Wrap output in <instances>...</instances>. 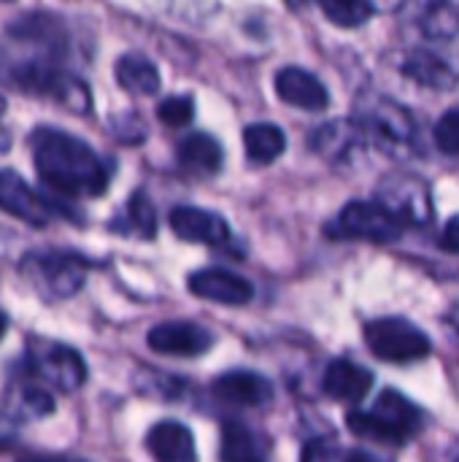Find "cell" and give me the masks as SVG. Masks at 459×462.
I'll return each mask as SVG.
<instances>
[{
	"mask_svg": "<svg viewBox=\"0 0 459 462\" xmlns=\"http://www.w3.org/2000/svg\"><path fill=\"white\" fill-rule=\"evenodd\" d=\"M68 57V30L57 14L32 11L8 24L0 43V79L11 87L46 95L76 114L92 108V95L81 79L62 70Z\"/></svg>",
	"mask_w": 459,
	"mask_h": 462,
	"instance_id": "obj_1",
	"label": "cell"
},
{
	"mask_svg": "<svg viewBox=\"0 0 459 462\" xmlns=\"http://www.w3.org/2000/svg\"><path fill=\"white\" fill-rule=\"evenodd\" d=\"M32 162L46 187L62 195H89L97 198L108 187V165L103 157L84 143L81 138L54 130L38 127L30 138Z\"/></svg>",
	"mask_w": 459,
	"mask_h": 462,
	"instance_id": "obj_2",
	"label": "cell"
},
{
	"mask_svg": "<svg viewBox=\"0 0 459 462\" xmlns=\"http://www.w3.org/2000/svg\"><path fill=\"white\" fill-rule=\"evenodd\" d=\"M346 428L365 441L406 444L425 428V414L398 390H384L371 411H349Z\"/></svg>",
	"mask_w": 459,
	"mask_h": 462,
	"instance_id": "obj_3",
	"label": "cell"
},
{
	"mask_svg": "<svg viewBox=\"0 0 459 462\" xmlns=\"http://www.w3.org/2000/svg\"><path fill=\"white\" fill-rule=\"evenodd\" d=\"M368 143L379 146L392 157H411L417 149V122L414 116L395 100L373 95L365 97L354 114Z\"/></svg>",
	"mask_w": 459,
	"mask_h": 462,
	"instance_id": "obj_4",
	"label": "cell"
},
{
	"mask_svg": "<svg viewBox=\"0 0 459 462\" xmlns=\"http://www.w3.org/2000/svg\"><path fill=\"white\" fill-rule=\"evenodd\" d=\"M406 222L392 214L379 200H352L341 208L335 222L327 227L333 238L349 241H371V244H392L403 236Z\"/></svg>",
	"mask_w": 459,
	"mask_h": 462,
	"instance_id": "obj_5",
	"label": "cell"
},
{
	"mask_svg": "<svg viewBox=\"0 0 459 462\" xmlns=\"http://www.w3.org/2000/svg\"><path fill=\"white\" fill-rule=\"evenodd\" d=\"M365 344L384 363H417L433 349L427 333L403 317H381L368 322Z\"/></svg>",
	"mask_w": 459,
	"mask_h": 462,
	"instance_id": "obj_6",
	"label": "cell"
},
{
	"mask_svg": "<svg viewBox=\"0 0 459 462\" xmlns=\"http://www.w3.org/2000/svg\"><path fill=\"white\" fill-rule=\"evenodd\" d=\"M22 273L38 287L46 298H68L73 295L87 273L84 260L62 252H38L22 260Z\"/></svg>",
	"mask_w": 459,
	"mask_h": 462,
	"instance_id": "obj_7",
	"label": "cell"
},
{
	"mask_svg": "<svg viewBox=\"0 0 459 462\" xmlns=\"http://www.w3.org/2000/svg\"><path fill=\"white\" fill-rule=\"evenodd\" d=\"M30 365L38 379L57 387L60 393H76L87 382V365L76 349L57 341H32Z\"/></svg>",
	"mask_w": 459,
	"mask_h": 462,
	"instance_id": "obj_8",
	"label": "cell"
},
{
	"mask_svg": "<svg viewBox=\"0 0 459 462\" xmlns=\"http://www.w3.org/2000/svg\"><path fill=\"white\" fill-rule=\"evenodd\" d=\"M379 203H384L392 214H398L406 227L425 225L433 217L430 187L411 173H392L379 187Z\"/></svg>",
	"mask_w": 459,
	"mask_h": 462,
	"instance_id": "obj_9",
	"label": "cell"
},
{
	"mask_svg": "<svg viewBox=\"0 0 459 462\" xmlns=\"http://www.w3.org/2000/svg\"><path fill=\"white\" fill-rule=\"evenodd\" d=\"M0 211L32 225V227H43L49 225L54 206L49 200H43L22 176H16L14 171H0Z\"/></svg>",
	"mask_w": 459,
	"mask_h": 462,
	"instance_id": "obj_10",
	"label": "cell"
},
{
	"mask_svg": "<svg viewBox=\"0 0 459 462\" xmlns=\"http://www.w3.org/2000/svg\"><path fill=\"white\" fill-rule=\"evenodd\" d=\"M149 349L170 357H197L214 346V336L195 322H162L146 336Z\"/></svg>",
	"mask_w": 459,
	"mask_h": 462,
	"instance_id": "obj_11",
	"label": "cell"
},
{
	"mask_svg": "<svg viewBox=\"0 0 459 462\" xmlns=\"http://www.w3.org/2000/svg\"><path fill=\"white\" fill-rule=\"evenodd\" d=\"M189 292L211 300V303H222V306H243L252 300L254 290L252 284L225 268H206L189 276Z\"/></svg>",
	"mask_w": 459,
	"mask_h": 462,
	"instance_id": "obj_12",
	"label": "cell"
},
{
	"mask_svg": "<svg viewBox=\"0 0 459 462\" xmlns=\"http://www.w3.org/2000/svg\"><path fill=\"white\" fill-rule=\"evenodd\" d=\"M276 95L292 106V108H300V111H325L327 103H330V92L327 87L308 70L303 68H281L276 73Z\"/></svg>",
	"mask_w": 459,
	"mask_h": 462,
	"instance_id": "obj_13",
	"label": "cell"
},
{
	"mask_svg": "<svg viewBox=\"0 0 459 462\" xmlns=\"http://www.w3.org/2000/svg\"><path fill=\"white\" fill-rule=\"evenodd\" d=\"M211 393L222 403L241 406V409H257L273 398V384L254 371H230L211 384Z\"/></svg>",
	"mask_w": 459,
	"mask_h": 462,
	"instance_id": "obj_14",
	"label": "cell"
},
{
	"mask_svg": "<svg viewBox=\"0 0 459 462\" xmlns=\"http://www.w3.org/2000/svg\"><path fill=\"white\" fill-rule=\"evenodd\" d=\"M170 230L181 238V241H192V244H208V246H219L230 238L227 222L206 208H195V206H179L170 211Z\"/></svg>",
	"mask_w": 459,
	"mask_h": 462,
	"instance_id": "obj_15",
	"label": "cell"
},
{
	"mask_svg": "<svg viewBox=\"0 0 459 462\" xmlns=\"http://www.w3.org/2000/svg\"><path fill=\"white\" fill-rule=\"evenodd\" d=\"M311 146L330 162H346L357 149L368 146V141L354 119H333L314 130Z\"/></svg>",
	"mask_w": 459,
	"mask_h": 462,
	"instance_id": "obj_16",
	"label": "cell"
},
{
	"mask_svg": "<svg viewBox=\"0 0 459 462\" xmlns=\"http://www.w3.org/2000/svg\"><path fill=\"white\" fill-rule=\"evenodd\" d=\"M398 68L409 79H414L417 84L430 87V89H438V92L452 89L457 84V70L449 65V60L441 57V54H436V51H430V49H409L400 57Z\"/></svg>",
	"mask_w": 459,
	"mask_h": 462,
	"instance_id": "obj_17",
	"label": "cell"
},
{
	"mask_svg": "<svg viewBox=\"0 0 459 462\" xmlns=\"http://www.w3.org/2000/svg\"><path fill=\"white\" fill-rule=\"evenodd\" d=\"M322 390L333 401L344 403H360L373 390V374L352 360H333L325 371Z\"/></svg>",
	"mask_w": 459,
	"mask_h": 462,
	"instance_id": "obj_18",
	"label": "cell"
},
{
	"mask_svg": "<svg viewBox=\"0 0 459 462\" xmlns=\"http://www.w3.org/2000/svg\"><path fill=\"white\" fill-rule=\"evenodd\" d=\"M268 455L271 444L262 433L235 420L222 425V462H268Z\"/></svg>",
	"mask_w": 459,
	"mask_h": 462,
	"instance_id": "obj_19",
	"label": "cell"
},
{
	"mask_svg": "<svg viewBox=\"0 0 459 462\" xmlns=\"http://www.w3.org/2000/svg\"><path fill=\"white\" fill-rule=\"evenodd\" d=\"M149 452L157 462H197L195 439L179 422H160L149 430Z\"/></svg>",
	"mask_w": 459,
	"mask_h": 462,
	"instance_id": "obj_20",
	"label": "cell"
},
{
	"mask_svg": "<svg viewBox=\"0 0 459 462\" xmlns=\"http://www.w3.org/2000/svg\"><path fill=\"white\" fill-rule=\"evenodd\" d=\"M417 27L427 41H452L459 35V0H419Z\"/></svg>",
	"mask_w": 459,
	"mask_h": 462,
	"instance_id": "obj_21",
	"label": "cell"
},
{
	"mask_svg": "<svg viewBox=\"0 0 459 462\" xmlns=\"http://www.w3.org/2000/svg\"><path fill=\"white\" fill-rule=\"evenodd\" d=\"M116 81L127 95H138V97H149L160 89V70L157 65L141 54V51H130L122 54L116 62Z\"/></svg>",
	"mask_w": 459,
	"mask_h": 462,
	"instance_id": "obj_22",
	"label": "cell"
},
{
	"mask_svg": "<svg viewBox=\"0 0 459 462\" xmlns=\"http://www.w3.org/2000/svg\"><path fill=\"white\" fill-rule=\"evenodd\" d=\"M176 154H179V162H181L187 171H192V173H206V176H211V173H216V171L222 168V146H219L211 135H206V133H192V135H187V138L179 143Z\"/></svg>",
	"mask_w": 459,
	"mask_h": 462,
	"instance_id": "obj_23",
	"label": "cell"
},
{
	"mask_svg": "<svg viewBox=\"0 0 459 462\" xmlns=\"http://www.w3.org/2000/svg\"><path fill=\"white\" fill-rule=\"evenodd\" d=\"M243 143H246V154L252 162L271 165L273 160H279L284 154L287 135L281 127H276L271 122H254L243 130Z\"/></svg>",
	"mask_w": 459,
	"mask_h": 462,
	"instance_id": "obj_24",
	"label": "cell"
},
{
	"mask_svg": "<svg viewBox=\"0 0 459 462\" xmlns=\"http://www.w3.org/2000/svg\"><path fill=\"white\" fill-rule=\"evenodd\" d=\"M317 3L325 11V16L338 27H363L376 11L373 0H317Z\"/></svg>",
	"mask_w": 459,
	"mask_h": 462,
	"instance_id": "obj_25",
	"label": "cell"
},
{
	"mask_svg": "<svg viewBox=\"0 0 459 462\" xmlns=\"http://www.w3.org/2000/svg\"><path fill=\"white\" fill-rule=\"evenodd\" d=\"M116 230L122 227L124 233H135L141 238H151L157 233V214H154V206L149 203V198L143 192H135L130 200H127V208H124V222H116L114 225Z\"/></svg>",
	"mask_w": 459,
	"mask_h": 462,
	"instance_id": "obj_26",
	"label": "cell"
},
{
	"mask_svg": "<svg viewBox=\"0 0 459 462\" xmlns=\"http://www.w3.org/2000/svg\"><path fill=\"white\" fill-rule=\"evenodd\" d=\"M303 462H384L381 457L363 452V449H346V447H335L327 441H314L306 447Z\"/></svg>",
	"mask_w": 459,
	"mask_h": 462,
	"instance_id": "obj_27",
	"label": "cell"
},
{
	"mask_svg": "<svg viewBox=\"0 0 459 462\" xmlns=\"http://www.w3.org/2000/svg\"><path fill=\"white\" fill-rule=\"evenodd\" d=\"M433 138H436V146L449 154V157H459V106L457 108H449L433 127Z\"/></svg>",
	"mask_w": 459,
	"mask_h": 462,
	"instance_id": "obj_28",
	"label": "cell"
},
{
	"mask_svg": "<svg viewBox=\"0 0 459 462\" xmlns=\"http://www.w3.org/2000/svg\"><path fill=\"white\" fill-rule=\"evenodd\" d=\"M192 114H195V106H192V97L189 95H173V97H165L157 108V116L160 122H165L168 127H184L192 122Z\"/></svg>",
	"mask_w": 459,
	"mask_h": 462,
	"instance_id": "obj_29",
	"label": "cell"
},
{
	"mask_svg": "<svg viewBox=\"0 0 459 462\" xmlns=\"http://www.w3.org/2000/svg\"><path fill=\"white\" fill-rule=\"evenodd\" d=\"M16 403H19V409H22L24 414H30V417H43V414H49V411L54 409V401H51L49 393L41 390V387H22Z\"/></svg>",
	"mask_w": 459,
	"mask_h": 462,
	"instance_id": "obj_30",
	"label": "cell"
},
{
	"mask_svg": "<svg viewBox=\"0 0 459 462\" xmlns=\"http://www.w3.org/2000/svg\"><path fill=\"white\" fill-rule=\"evenodd\" d=\"M441 246L452 254H459V214L446 222V227L441 233Z\"/></svg>",
	"mask_w": 459,
	"mask_h": 462,
	"instance_id": "obj_31",
	"label": "cell"
},
{
	"mask_svg": "<svg viewBox=\"0 0 459 462\" xmlns=\"http://www.w3.org/2000/svg\"><path fill=\"white\" fill-rule=\"evenodd\" d=\"M19 462H84L78 457H68V455H27Z\"/></svg>",
	"mask_w": 459,
	"mask_h": 462,
	"instance_id": "obj_32",
	"label": "cell"
},
{
	"mask_svg": "<svg viewBox=\"0 0 459 462\" xmlns=\"http://www.w3.org/2000/svg\"><path fill=\"white\" fill-rule=\"evenodd\" d=\"M14 425L5 420V417H0V447H5V444H11L14 441Z\"/></svg>",
	"mask_w": 459,
	"mask_h": 462,
	"instance_id": "obj_33",
	"label": "cell"
},
{
	"mask_svg": "<svg viewBox=\"0 0 459 462\" xmlns=\"http://www.w3.org/2000/svg\"><path fill=\"white\" fill-rule=\"evenodd\" d=\"M8 146H11V133L5 127H0V154L8 152Z\"/></svg>",
	"mask_w": 459,
	"mask_h": 462,
	"instance_id": "obj_34",
	"label": "cell"
},
{
	"mask_svg": "<svg viewBox=\"0 0 459 462\" xmlns=\"http://www.w3.org/2000/svg\"><path fill=\"white\" fill-rule=\"evenodd\" d=\"M446 319H449V325H452V328H457L459 330V306H454V309L449 311V317H446Z\"/></svg>",
	"mask_w": 459,
	"mask_h": 462,
	"instance_id": "obj_35",
	"label": "cell"
},
{
	"mask_svg": "<svg viewBox=\"0 0 459 462\" xmlns=\"http://www.w3.org/2000/svg\"><path fill=\"white\" fill-rule=\"evenodd\" d=\"M5 328H8V319H5V314L0 311V338L5 336Z\"/></svg>",
	"mask_w": 459,
	"mask_h": 462,
	"instance_id": "obj_36",
	"label": "cell"
}]
</instances>
